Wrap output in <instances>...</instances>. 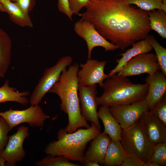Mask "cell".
Masks as SVG:
<instances>
[{
    "mask_svg": "<svg viewBox=\"0 0 166 166\" xmlns=\"http://www.w3.org/2000/svg\"><path fill=\"white\" fill-rule=\"evenodd\" d=\"M101 87L103 92L96 97L97 104L109 108L145 99L149 86L146 83H133L127 77L115 74L107 79Z\"/></svg>",
    "mask_w": 166,
    "mask_h": 166,
    "instance_id": "4",
    "label": "cell"
},
{
    "mask_svg": "<svg viewBox=\"0 0 166 166\" xmlns=\"http://www.w3.org/2000/svg\"><path fill=\"white\" fill-rule=\"evenodd\" d=\"M151 110L155 113L159 119L166 127V97L158 103Z\"/></svg>",
    "mask_w": 166,
    "mask_h": 166,
    "instance_id": "29",
    "label": "cell"
},
{
    "mask_svg": "<svg viewBox=\"0 0 166 166\" xmlns=\"http://www.w3.org/2000/svg\"><path fill=\"white\" fill-rule=\"evenodd\" d=\"M145 163L133 155L127 153L121 166H144Z\"/></svg>",
    "mask_w": 166,
    "mask_h": 166,
    "instance_id": "31",
    "label": "cell"
},
{
    "mask_svg": "<svg viewBox=\"0 0 166 166\" xmlns=\"http://www.w3.org/2000/svg\"><path fill=\"white\" fill-rule=\"evenodd\" d=\"M29 136V128L24 125L18 127L14 134L9 136L5 148L0 152L8 166H16L25 157L26 152L23 148L25 139Z\"/></svg>",
    "mask_w": 166,
    "mask_h": 166,
    "instance_id": "9",
    "label": "cell"
},
{
    "mask_svg": "<svg viewBox=\"0 0 166 166\" xmlns=\"http://www.w3.org/2000/svg\"><path fill=\"white\" fill-rule=\"evenodd\" d=\"M149 140L154 144L166 142V127L153 110H148L138 120Z\"/></svg>",
    "mask_w": 166,
    "mask_h": 166,
    "instance_id": "14",
    "label": "cell"
},
{
    "mask_svg": "<svg viewBox=\"0 0 166 166\" xmlns=\"http://www.w3.org/2000/svg\"><path fill=\"white\" fill-rule=\"evenodd\" d=\"M73 61L70 56L60 58L53 66L46 68L35 87L29 99L31 105H38L46 94L59 79L62 71L69 66Z\"/></svg>",
    "mask_w": 166,
    "mask_h": 166,
    "instance_id": "6",
    "label": "cell"
},
{
    "mask_svg": "<svg viewBox=\"0 0 166 166\" xmlns=\"http://www.w3.org/2000/svg\"><path fill=\"white\" fill-rule=\"evenodd\" d=\"M10 15L11 20L16 24L22 26L32 27L33 25L29 15L25 13L16 2L11 0H0Z\"/></svg>",
    "mask_w": 166,
    "mask_h": 166,
    "instance_id": "21",
    "label": "cell"
},
{
    "mask_svg": "<svg viewBox=\"0 0 166 166\" xmlns=\"http://www.w3.org/2000/svg\"><path fill=\"white\" fill-rule=\"evenodd\" d=\"M120 141L128 153L136 156L144 163L150 157L155 145L149 140L138 121L128 128L122 129Z\"/></svg>",
    "mask_w": 166,
    "mask_h": 166,
    "instance_id": "5",
    "label": "cell"
},
{
    "mask_svg": "<svg viewBox=\"0 0 166 166\" xmlns=\"http://www.w3.org/2000/svg\"><path fill=\"white\" fill-rule=\"evenodd\" d=\"M74 30L76 34L86 42L88 49V58H91V53L95 47L100 46L105 51H113L119 49L104 38L90 22L80 19L75 24Z\"/></svg>",
    "mask_w": 166,
    "mask_h": 166,
    "instance_id": "8",
    "label": "cell"
},
{
    "mask_svg": "<svg viewBox=\"0 0 166 166\" xmlns=\"http://www.w3.org/2000/svg\"><path fill=\"white\" fill-rule=\"evenodd\" d=\"M69 9L73 15H79V12L90 2V0H68Z\"/></svg>",
    "mask_w": 166,
    "mask_h": 166,
    "instance_id": "30",
    "label": "cell"
},
{
    "mask_svg": "<svg viewBox=\"0 0 166 166\" xmlns=\"http://www.w3.org/2000/svg\"><path fill=\"white\" fill-rule=\"evenodd\" d=\"M146 162L152 163L158 166L166 165V142L155 144L152 154Z\"/></svg>",
    "mask_w": 166,
    "mask_h": 166,
    "instance_id": "26",
    "label": "cell"
},
{
    "mask_svg": "<svg viewBox=\"0 0 166 166\" xmlns=\"http://www.w3.org/2000/svg\"><path fill=\"white\" fill-rule=\"evenodd\" d=\"M12 42L6 32L0 28V77L5 76L10 64Z\"/></svg>",
    "mask_w": 166,
    "mask_h": 166,
    "instance_id": "19",
    "label": "cell"
},
{
    "mask_svg": "<svg viewBox=\"0 0 166 166\" xmlns=\"http://www.w3.org/2000/svg\"><path fill=\"white\" fill-rule=\"evenodd\" d=\"M154 49L161 72L166 76V49L163 47L153 36L147 34L145 37Z\"/></svg>",
    "mask_w": 166,
    "mask_h": 166,
    "instance_id": "24",
    "label": "cell"
},
{
    "mask_svg": "<svg viewBox=\"0 0 166 166\" xmlns=\"http://www.w3.org/2000/svg\"><path fill=\"white\" fill-rule=\"evenodd\" d=\"M132 45L131 48L120 54L122 57L116 60L117 65L108 74L109 77L117 73L127 62L134 57L140 54L148 53L152 49V46L145 39L138 41Z\"/></svg>",
    "mask_w": 166,
    "mask_h": 166,
    "instance_id": "17",
    "label": "cell"
},
{
    "mask_svg": "<svg viewBox=\"0 0 166 166\" xmlns=\"http://www.w3.org/2000/svg\"><path fill=\"white\" fill-rule=\"evenodd\" d=\"M109 109L122 129L134 124L144 112L149 110L145 99L131 104L110 107Z\"/></svg>",
    "mask_w": 166,
    "mask_h": 166,
    "instance_id": "11",
    "label": "cell"
},
{
    "mask_svg": "<svg viewBox=\"0 0 166 166\" xmlns=\"http://www.w3.org/2000/svg\"><path fill=\"white\" fill-rule=\"evenodd\" d=\"M10 131L8 125L6 121L0 117V152L5 148L7 143Z\"/></svg>",
    "mask_w": 166,
    "mask_h": 166,
    "instance_id": "28",
    "label": "cell"
},
{
    "mask_svg": "<svg viewBox=\"0 0 166 166\" xmlns=\"http://www.w3.org/2000/svg\"><path fill=\"white\" fill-rule=\"evenodd\" d=\"M161 10L166 12V0H161Z\"/></svg>",
    "mask_w": 166,
    "mask_h": 166,
    "instance_id": "35",
    "label": "cell"
},
{
    "mask_svg": "<svg viewBox=\"0 0 166 166\" xmlns=\"http://www.w3.org/2000/svg\"><path fill=\"white\" fill-rule=\"evenodd\" d=\"M107 63L106 61L90 59L85 64L80 63L81 69L77 73L79 85L89 86L98 84L101 87L104 80L109 77L104 72Z\"/></svg>",
    "mask_w": 166,
    "mask_h": 166,
    "instance_id": "12",
    "label": "cell"
},
{
    "mask_svg": "<svg viewBox=\"0 0 166 166\" xmlns=\"http://www.w3.org/2000/svg\"><path fill=\"white\" fill-rule=\"evenodd\" d=\"M34 0H17L16 3L26 14H28L33 7Z\"/></svg>",
    "mask_w": 166,
    "mask_h": 166,
    "instance_id": "33",
    "label": "cell"
},
{
    "mask_svg": "<svg viewBox=\"0 0 166 166\" xmlns=\"http://www.w3.org/2000/svg\"><path fill=\"white\" fill-rule=\"evenodd\" d=\"M100 133V129L92 123L88 128H80L72 133L61 128L57 132V140L49 143L44 151L47 155L62 156L82 164L88 143Z\"/></svg>",
    "mask_w": 166,
    "mask_h": 166,
    "instance_id": "3",
    "label": "cell"
},
{
    "mask_svg": "<svg viewBox=\"0 0 166 166\" xmlns=\"http://www.w3.org/2000/svg\"><path fill=\"white\" fill-rule=\"evenodd\" d=\"M127 153L120 140H111L105 155L104 164L107 166H121Z\"/></svg>",
    "mask_w": 166,
    "mask_h": 166,
    "instance_id": "22",
    "label": "cell"
},
{
    "mask_svg": "<svg viewBox=\"0 0 166 166\" xmlns=\"http://www.w3.org/2000/svg\"><path fill=\"white\" fill-rule=\"evenodd\" d=\"M98 117L104 125L103 132L107 134L111 140H120L122 129L120 124L111 113L109 108L101 106L98 111Z\"/></svg>",
    "mask_w": 166,
    "mask_h": 166,
    "instance_id": "18",
    "label": "cell"
},
{
    "mask_svg": "<svg viewBox=\"0 0 166 166\" xmlns=\"http://www.w3.org/2000/svg\"><path fill=\"white\" fill-rule=\"evenodd\" d=\"M6 162L5 160L0 156V166H4Z\"/></svg>",
    "mask_w": 166,
    "mask_h": 166,
    "instance_id": "36",
    "label": "cell"
},
{
    "mask_svg": "<svg viewBox=\"0 0 166 166\" xmlns=\"http://www.w3.org/2000/svg\"><path fill=\"white\" fill-rule=\"evenodd\" d=\"M151 30L156 31L162 38H166V12L162 10L147 11Z\"/></svg>",
    "mask_w": 166,
    "mask_h": 166,
    "instance_id": "23",
    "label": "cell"
},
{
    "mask_svg": "<svg viewBox=\"0 0 166 166\" xmlns=\"http://www.w3.org/2000/svg\"><path fill=\"white\" fill-rule=\"evenodd\" d=\"M130 5L134 4L140 9L148 11L155 9L161 10V0H126Z\"/></svg>",
    "mask_w": 166,
    "mask_h": 166,
    "instance_id": "27",
    "label": "cell"
},
{
    "mask_svg": "<svg viewBox=\"0 0 166 166\" xmlns=\"http://www.w3.org/2000/svg\"><path fill=\"white\" fill-rule=\"evenodd\" d=\"M57 7L60 12L65 14L70 20H72L73 14L69 7L68 0H58Z\"/></svg>",
    "mask_w": 166,
    "mask_h": 166,
    "instance_id": "32",
    "label": "cell"
},
{
    "mask_svg": "<svg viewBox=\"0 0 166 166\" xmlns=\"http://www.w3.org/2000/svg\"><path fill=\"white\" fill-rule=\"evenodd\" d=\"M62 156H53L47 155L42 159L36 162L37 166H79L81 164L70 162Z\"/></svg>",
    "mask_w": 166,
    "mask_h": 166,
    "instance_id": "25",
    "label": "cell"
},
{
    "mask_svg": "<svg viewBox=\"0 0 166 166\" xmlns=\"http://www.w3.org/2000/svg\"><path fill=\"white\" fill-rule=\"evenodd\" d=\"M0 10L2 12L7 13V12L2 5L0 3Z\"/></svg>",
    "mask_w": 166,
    "mask_h": 166,
    "instance_id": "37",
    "label": "cell"
},
{
    "mask_svg": "<svg viewBox=\"0 0 166 166\" xmlns=\"http://www.w3.org/2000/svg\"><path fill=\"white\" fill-rule=\"evenodd\" d=\"M160 69L156 54L147 53L140 54L131 58L117 75L127 77L144 73L151 74Z\"/></svg>",
    "mask_w": 166,
    "mask_h": 166,
    "instance_id": "10",
    "label": "cell"
},
{
    "mask_svg": "<svg viewBox=\"0 0 166 166\" xmlns=\"http://www.w3.org/2000/svg\"><path fill=\"white\" fill-rule=\"evenodd\" d=\"M0 116L8 124L10 131L19 124L27 123L32 127H42L45 121L49 117L43 111L38 105H31L24 110H14L10 108L4 112H0Z\"/></svg>",
    "mask_w": 166,
    "mask_h": 166,
    "instance_id": "7",
    "label": "cell"
},
{
    "mask_svg": "<svg viewBox=\"0 0 166 166\" xmlns=\"http://www.w3.org/2000/svg\"><path fill=\"white\" fill-rule=\"evenodd\" d=\"M166 76L158 70L152 74H148L145 79L146 83L149 86L145 100L150 110L165 96Z\"/></svg>",
    "mask_w": 166,
    "mask_h": 166,
    "instance_id": "15",
    "label": "cell"
},
{
    "mask_svg": "<svg viewBox=\"0 0 166 166\" xmlns=\"http://www.w3.org/2000/svg\"><path fill=\"white\" fill-rule=\"evenodd\" d=\"M79 70L78 64L69 66L62 72L59 80L48 92L56 94L61 100V111L68 115V123L65 128L68 133H72L82 127L90 126L82 116L78 96V82L77 73Z\"/></svg>",
    "mask_w": 166,
    "mask_h": 166,
    "instance_id": "2",
    "label": "cell"
},
{
    "mask_svg": "<svg viewBox=\"0 0 166 166\" xmlns=\"http://www.w3.org/2000/svg\"><path fill=\"white\" fill-rule=\"evenodd\" d=\"M85 166H99L100 164L97 162L94 161H89L85 162L82 164Z\"/></svg>",
    "mask_w": 166,
    "mask_h": 166,
    "instance_id": "34",
    "label": "cell"
},
{
    "mask_svg": "<svg viewBox=\"0 0 166 166\" xmlns=\"http://www.w3.org/2000/svg\"><path fill=\"white\" fill-rule=\"evenodd\" d=\"M111 140L110 137L104 132L92 140L90 146L85 152L84 162L94 161L100 164H104L105 155Z\"/></svg>",
    "mask_w": 166,
    "mask_h": 166,
    "instance_id": "16",
    "label": "cell"
},
{
    "mask_svg": "<svg viewBox=\"0 0 166 166\" xmlns=\"http://www.w3.org/2000/svg\"><path fill=\"white\" fill-rule=\"evenodd\" d=\"M81 19L92 24L106 39L122 51L144 39L151 30L148 13L126 0H90Z\"/></svg>",
    "mask_w": 166,
    "mask_h": 166,
    "instance_id": "1",
    "label": "cell"
},
{
    "mask_svg": "<svg viewBox=\"0 0 166 166\" xmlns=\"http://www.w3.org/2000/svg\"><path fill=\"white\" fill-rule=\"evenodd\" d=\"M13 0V1H14L16 2L17 1V0Z\"/></svg>",
    "mask_w": 166,
    "mask_h": 166,
    "instance_id": "38",
    "label": "cell"
},
{
    "mask_svg": "<svg viewBox=\"0 0 166 166\" xmlns=\"http://www.w3.org/2000/svg\"><path fill=\"white\" fill-rule=\"evenodd\" d=\"M30 95L28 91L20 92L16 88L10 87L9 81L6 79L4 85L0 87V104L11 101L26 105L29 102L27 97Z\"/></svg>",
    "mask_w": 166,
    "mask_h": 166,
    "instance_id": "20",
    "label": "cell"
},
{
    "mask_svg": "<svg viewBox=\"0 0 166 166\" xmlns=\"http://www.w3.org/2000/svg\"><path fill=\"white\" fill-rule=\"evenodd\" d=\"M97 86V85L89 86L79 85L78 96L82 116L87 121L93 124L100 129L96 100Z\"/></svg>",
    "mask_w": 166,
    "mask_h": 166,
    "instance_id": "13",
    "label": "cell"
}]
</instances>
